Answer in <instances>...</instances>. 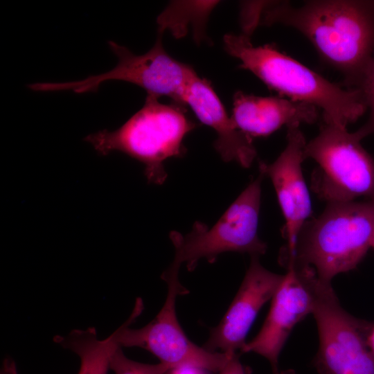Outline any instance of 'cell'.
Here are the masks:
<instances>
[{"mask_svg": "<svg viewBox=\"0 0 374 374\" xmlns=\"http://www.w3.org/2000/svg\"><path fill=\"white\" fill-rule=\"evenodd\" d=\"M259 176L240 193L220 220L211 227L196 221L192 230L184 235L172 231L170 238L175 247V258L170 266L179 269L186 264L192 271L197 262L204 258L213 262L225 252L247 253L250 256L265 254L267 247L258 234L261 199Z\"/></svg>", "mask_w": 374, "mask_h": 374, "instance_id": "obj_6", "label": "cell"}, {"mask_svg": "<svg viewBox=\"0 0 374 374\" xmlns=\"http://www.w3.org/2000/svg\"><path fill=\"white\" fill-rule=\"evenodd\" d=\"M207 369L195 366H180L171 368L166 374H209Z\"/></svg>", "mask_w": 374, "mask_h": 374, "instance_id": "obj_20", "label": "cell"}, {"mask_svg": "<svg viewBox=\"0 0 374 374\" xmlns=\"http://www.w3.org/2000/svg\"><path fill=\"white\" fill-rule=\"evenodd\" d=\"M0 374H18L15 362L10 358L3 360Z\"/></svg>", "mask_w": 374, "mask_h": 374, "instance_id": "obj_21", "label": "cell"}, {"mask_svg": "<svg viewBox=\"0 0 374 374\" xmlns=\"http://www.w3.org/2000/svg\"><path fill=\"white\" fill-rule=\"evenodd\" d=\"M371 248H373L374 249V229L372 234V238L371 242Z\"/></svg>", "mask_w": 374, "mask_h": 374, "instance_id": "obj_24", "label": "cell"}, {"mask_svg": "<svg viewBox=\"0 0 374 374\" xmlns=\"http://www.w3.org/2000/svg\"><path fill=\"white\" fill-rule=\"evenodd\" d=\"M362 91L365 98L368 116L366 122L361 128L368 136L371 134H374V59Z\"/></svg>", "mask_w": 374, "mask_h": 374, "instance_id": "obj_18", "label": "cell"}, {"mask_svg": "<svg viewBox=\"0 0 374 374\" xmlns=\"http://www.w3.org/2000/svg\"><path fill=\"white\" fill-rule=\"evenodd\" d=\"M273 374H296V373L294 370L288 369V370H285V371H278V372Z\"/></svg>", "mask_w": 374, "mask_h": 374, "instance_id": "obj_23", "label": "cell"}, {"mask_svg": "<svg viewBox=\"0 0 374 374\" xmlns=\"http://www.w3.org/2000/svg\"><path fill=\"white\" fill-rule=\"evenodd\" d=\"M110 369L115 374H166L171 367L164 363L148 364L127 357L122 348L117 347L111 355Z\"/></svg>", "mask_w": 374, "mask_h": 374, "instance_id": "obj_16", "label": "cell"}, {"mask_svg": "<svg viewBox=\"0 0 374 374\" xmlns=\"http://www.w3.org/2000/svg\"><path fill=\"white\" fill-rule=\"evenodd\" d=\"M183 101L203 124L216 132L214 148L223 161H236L244 168L251 166L257 154L253 139L240 131L228 116L209 80L198 75L194 77L187 86Z\"/></svg>", "mask_w": 374, "mask_h": 374, "instance_id": "obj_13", "label": "cell"}, {"mask_svg": "<svg viewBox=\"0 0 374 374\" xmlns=\"http://www.w3.org/2000/svg\"><path fill=\"white\" fill-rule=\"evenodd\" d=\"M154 45L145 53L136 55L125 46L109 41L110 49L118 58L114 68L105 73L77 81L37 82L29 87L37 91L70 90L76 93L95 92L105 82L118 80L134 84L148 95L167 96L172 103L186 105L184 95L191 80L197 74L192 66L177 60L165 50L162 32L158 31Z\"/></svg>", "mask_w": 374, "mask_h": 374, "instance_id": "obj_9", "label": "cell"}, {"mask_svg": "<svg viewBox=\"0 0 374 374\" xmlns=\"http://www.w3.org/2000/svg\"><path fill=\"white\" fill-rule=\"evenodd\" d=\"M287 128V143L282 152L274 162H260L259 165L260 172L272 182L285 221L283 236L286 244L281 248L278 257L281 265L292 258L297 235L312 211L302 170L307 141L300 125Z\"/></svg>", "mask_w": 374, "mask_h": 374, "instance_id": "obj_10", "label": "cell"}, {"mask_svg": "<svg viewBox=\"0 0 374 374\" xmlns=\"http://www.w3.org/2000/svg\"><path fill=\"white\" fill-rule=\"evenodd\" d=\"M274 24L301 33L344 88L362 91L374 59V0L269 1L260 25Z\"/></svg>", "mask_w": 374, "mask_h": 374, "instance_id": "obj_1", "label": "cell"}, {"mask_svg": "<svg viewBox=\"0 0 374 374\" xmlns=\"http://www.w3.org/2000/svg\"><path fill=\"white\" fill-rule=\"evenodd\" d=\"M53 340L79 357L80 364L78 374H108L111 355L120 346L114 332L101 340L92 327L75 329L64 336L57 335Z\"/></svg>", "mask_w": 374, "mask_h": 374, "instance_id": "obj_15", "label": "cell"}, {"mask_svg": "<svg viewBox=\"0 0 374 374\" xmlns=\"http://www.w3.org/2000/svg\"><path fill=\"white\" fill-rule=\"evenodd\" d=\"M251 256L240 288L219 324L213 328L204 348L214 352L238 353L246 344V337L262 307L272 299L285 274L265 268L260 256Z\"/></svg>", "mask_w": 374, "mask_h": 374, "instance_id": "obj_12", "label": "cell"}, {"mask_svg": "<svg viewBox=\"0 0 374 374\" xmlns=\"http://www.w3.org/2000/svg\"><path fill=\"white\" fill-rule=\"evenodd\" d=\"M286 270L261 329L241 351L267 359L273 373L278 371L279 355L294 327L312 313L314 306L308 269L290 265Z\"/></svg>", "mask_w": 374, "mask_h": 374, "instance_id": "obj_11", "label": "cell"}, {"mask_svg": "<svg viewBox=\"0 0 374 374\" xmlns=\"http://www.w3.org/2000/svg\"><path fill=\"white\" fill-rule=\"evenodd\" d=\"M319 117L313 105L283 96H258L236 91L233 96L231 118L246 135L265 137L283 126L314 124Z\"/></svg>", "mask_w": 374, "mask_h": 374, "instance_id": "obj_14", "label": "cell"}, {"mask_svg": "<svg viewBox=\"0 0 374 374\" xmlns=\"http://www.w3.org/2000/svg\"><path fill=\"white\" fill-rule=\"evenodd\" d=\"M374 229V200L327 203L317 217L301 228L292 258L283 265L311 269L331 283L355 269L371 248Z\"/></svg>", "mask_w": 374, "mask_h": 374, "instance_id": "obj_3", "label": "cell"}, {"mask_svg": "<svg viewBox=\"0 0 374 374\" xmlns=\"http://www.w3.org/2000/svg\"><path fill=\"white\" fill-rule=\"evenodd\" d=\"M226 52L279 96L311 104L322 110V122L341 127L356 122L367 106L360 90L348 89L326 79L272 44L254 46L243 34H226Z\"/></svg>", "mask_w": 374, "mask_h": 374, "instance_id": "obj_2", "label": "cell"}, {"mask_svg": "<svg viewBox=\"0 0 374 374\" xmlns=\"http://www.w3.org/2000/svg\"><path fill=\"white\" fill-rule=\"evenodd\" d=\"M360 127L347 128L322 122L319 134L306 143L303 156L317 164L312 175L314 193L326 203L353 202L359 197L374 200V159L362 141Z\"/></svg>", "mask_w": 374, "mask_h": 374, "instance_id": "obj_5", "label": "cell"}, {"mask_svg": "<svg viewBox=\"0 0 374 374\" xmlns=\"http://www.w3.org/2000/svg\"><path fill=\"white\" fill-rule=\"evenodd\" d=\"M267 1H247L241 6L240 21L243 34L251 37L260 26L262 11Z\"/></svg>", "mask_w": 374, "mask_h": 374, "instance_id": "obj_17", "label": "cell"}, {"mask_svg": "<svg viewBox=\"0 0 374 374\" xmlns=\"http://www.w3.org/2000/svg\"><path fill=\"white\" fill-rule=\"evenodd\" d=\"M368 344L371 349V350L374 353V322L370 329L368 336Z\"/></svg>", "mask_w": 374, "mask_h": 374, "instance_id": "obj_22", "label": "cell"}, {"mask_svg": "<svg viewBox=\"0 0 374 374\" xmlns=\"http://www.w3.org/2000/svg\"><path fill=\"white\" fill-rule=\"evenodd\" d=\"M179 269L169 266L162 275L167 283L168 294L164 305L157 315L141 328L130 326L143 310L141 299H137L134 309L127 321L114 331L121 347L145 349L172 368L180 366H195L211 372H220L231 357L229 354L208 350L192 342L182 330L176 314V299L187 294L179 280Z\"/></svg>", "mask_w": 374, "mask_h": 374, "instance_id": "obj_8", "label": "cell"}, {"mask_svg": "<svg viewBox=\"0 0 374 374\" xmlns=\"http://www.w3.org/2000/svg\"><path fill=\"white\" fill-rule=\"evenodd\" d=\"M186 108L172 102L161 103L147 94L143 106L119 128L91 134L84 141L101 155L119 151L138 160L145 166L148 182L162 184L167 177L164 161L186 154L184 139L197 127Z\"/></svg>", "mask_w": 374, "mask_h": 374, "instance_id": "obj_4", "label": "cell"}, {"mask_svg": "<svg viewBox=\"0 0 374 374\" xmlns=\"http://www.w3.org/2000/svg\"><path fill=\"white\" fill-rule=\"evenodd\" d=\"M309 280L319 339L314 360L319 374H374V353L368 344L373 322L346 312L331 283L319 279L312 270Z\"/></svg>", "mask_w": 374, "mask_h": 374, "instance_id": "obj_7", "label": "cell"}, {"mask_svg": "<svg viewBox=\"0 0 374 374\" xmlns=\"http://www.w3.org/2000/svg\"><path fill=\"white\" fill-rule=\"evenodd\" d=\"M220 374H248L247 368L242 364L237 354L233 355Z\"/></svg>", "mask_w": 374, "mask_h": 374, "instance_id": "obj_19", "label": "cell"}]
</instances>
